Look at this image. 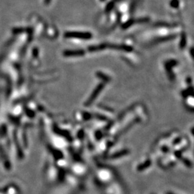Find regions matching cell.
<instances>
[{
    "instance_id": "cell-1",
    "label": "cell",
    "mask_w": 194,
    "mask_h": 194,
    "mask_svg": "<svg viewBox=\"0 0 194 194\" xmlns=\"http://www.w3.org/2000/svg\"><path fill=\"white\" fill-rule=\"evenodd\" d=\"M66 37H76L81 39H89L91 37V34L89 33H81V32H68L65 34Z\"/></svg>"
},
{
    "instance_id": "cell-2",
    "label": "cell",
    "mask_w": 194,
    "mask_h": 194,
    "mask_svg": "<svg viewBox=\"0 0 194 194\" xmlns=\"http://www.w3.org/2000/svg\"><path fill=\"white\" fill-rule=\"evenodd\" d=\"M104 86V84H99V85L96 88V89L94 90V92H93V94H91V96H90V98L88 99V100L87 101L86 103V106H88V105H90L91 103H92L93 102H94V100H95L96 98V97L99 96L100 91H102V89H103Z\"/></svg>"
},
{
    "instance_id": "cell-3",
    "label": "cell",
    "mask_w": 194,
    "mask_h": 194,
    "mask_svg": "<svg viewBox=\"0 0 194 194\" xmlns=\"http://www.w3.org/2000/svg\"><path fill=\"white\" fill-rule=\"evenodd\" d=\"M84 51L82 50H66L64 52L65 56H77V55H84Z\"/></svg>"
},
{
    "instance_id": "cell-4",
    "label": "cell",
    "mask_w": 194,
    "mask_h": 194,
    "mask_svg": "<svg viewBox=\"0 0 194 194\" xmlns=\"http://www.w3.org/2000/svg\"><path fill=\"white\" fill-rule=\"evenodd\" d=\"M128 153V151L127 150H123V151H121V152H117V153H116L115 155H113V156H112V158H117V157H122V156H124V155H126V154Z\"/></svg>"
},
{
    "instance_id": "cell-5",
    "label": "cell",
    "mask_w": 194,
    "mask_h": 194,
    "mask_svg": "<svg viewBox=\"0 0 194 194\" xmlns=\"http://www.w3.org/2000/svg\"><path fill=\"white\" fill-rule=\"evenodd\" d=\"M149 164H150V162H149V160H148V161H147L146 163H145V164L143 165H142L140 166L139 168H138V170H144V169H145V168H146V167H147L149 165Z\"/></svg>"
},
{
    "instance_id": "cell-6",
    "label": "cell",
    "mask_w": 194,
    "mask_h": 194,
    "mask_svg": "<svg viewBox=\"0 0 194 194\" xmlns=\"http://www.w3.org/2000/svg\"><path fill=\"white\" fill-rule=\"evenodd\" d=\"M170 5L173 7H178V0H173L171 2H170Z\"/></svg>"
},
{
    "instance_id": "cell-7",
    "label": "cell",
    "mask_w": 194,
    "mask_h": 194,
    "mask_svg": "<svg viewBox=\"0 0 194 194\" xmlns=\"http://www.w3.org/2000/svg\"><path fill=\"white\" fill-rule=\"evenodd\" d=\"M167 194H173V193H167Z\"/></svg>"
}]
</instances>
